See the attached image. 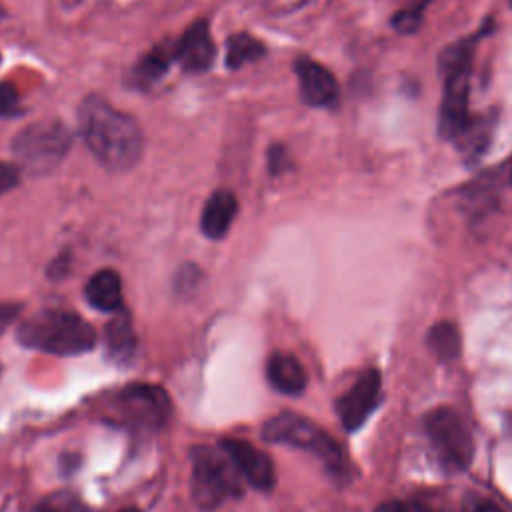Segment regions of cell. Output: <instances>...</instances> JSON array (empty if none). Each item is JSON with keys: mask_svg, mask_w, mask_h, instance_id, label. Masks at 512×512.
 <instances>
[{"mask_svg": "<svg viewBox=\"0 0 512 512\" xmlns=\"http://www.w3.org/2000/svg\"><path fill=\"white\" fill-rule=\"evenodd\" d=\"M420 12H422V4H416V6H410V8H404L400 10L394 18H392V24L398 32H414L418 28V22H420Z\"/></svg>", "mask_w": 512, "mask_h": 512, "instance_id": "cell-21", "label": "cell"}, {"mask_svg": "<svg viewBox=\"0 0 512 512\" xmlns=\"http://www.w3.org/2000/svg\"><path fill=\"white\" fill-rule=\"evenodd\" d=\"M18 104V94L10 84H0V116L12 114Z\"/></svg>", "mask_w": 512, "mask_h": 512, "instance_id": "cell-23", "label": "cell"}, {"mask_svg": "<svg viewBox=\"0 0 512 512\" xmlns=\"http://www.w3.org/2000/svg\"><path fill=\"white\" fill-rule=\"evenodd\" d=\"M78 130L90 152L112 170L134 166L142 154L138 122L100 96H88L78 110Z\"/></svg>", "mask_w": 512, "mask_h": 512, "instance_id": "cell-1", "label": "cell"}, {"mask_svg": "<svg viewBox=\"0 0 512 512\" xmlns=\"http://www.w3.org/2000/svg\"><path fill=\"white\" fill-rule=\"evenodd\" d=\"M116 416L122 424L136 430L162 428L170 416L168 394L152 384H132L120 390L114 400Z\"/></svg>", "mask_w": 512, "mask_h": 512, "instance_id": "cell-8", "label": "cell"}, {"mask_svg": "<svg viewBox=\"0 0 512 512\" xmlns=\"http://www.w3.org/2000/svg\"><path fill=\"white\" fill-rule=\"evenodd\" d=\"M86 300L102 312H116L122 306V280L114 270H98L86 284Z\"/></svg>", "mask_w": 512, "mask_h": 512, "instance_id": "cell-15", "label": "cell"}, {"mask_svg": "<svg viewBox=\"0 0 512 512\" xmlns=\"http://www.w3.org/2000/svg\"><path fill=\"white\" fill-rule=\"evenodd\" d=\"M20 180V172L14 164L8 162H0V196L6 194L8 190H12Z\"/></svg>", "mask_w": 512, "mask_h": 512, "instance_id": "cell-22", "label": "cell"}, {"mask_svg": "<svg viewBox=\"0 0 512 512\" xmlns=\"http://www.w3.org/2000/svg\"><path fill=\"white\" fill-rule=\"evenodd\" d=\"M296 74L302 98L310 106H330L336 102L338 84L328 68L310 58H300L296 62Z\"/></svg>", "mask_w": 512, "mask_h": 512, "instance_id": "cell-11", "label": "cell"}, {"mask_svg": "<svg viewBox=\"0 0 512 512\" xmlns=\"http://www.w3.org/2000/svg\"><path fill=\"white\" fill-rule=\"evenodd\" d=\"M176 60L190 72L206 70L214 60V44L208 24L204 20L194 22L174 46Z\"/></svg>", "mask_w": 512, "mask_h": 512, "instance_id": "cell-12", "label": "cell"}, {"mask_svg": "<svg viewBox=\"0 0 512 512\" xmlns=\"http://www.w3.org/2000/svg\"><path fill=\"white\" fill-rule=\"evenodd\" d=\"M466 512H502V508H500V506H496V504H494V502H490V500L476 498V500L468 502Z\"/></svg>", "mask_w": 512, "mask_h": 512, "instance_id": "cell-25", "label": "cell"}, {"mask_svg": "<svg viewBox=\"0 0 512 512\" xmlns=\"http://www.w3.org/2000/svg\"><path fill=\"white\" fill-rule=\"evenodd\" d=\"M22 306L16 302H0V334L16 320Z\"/></svg>", "mask_w": 512, "mask_h": 512, "instance_id": "cell-24", "label": "cell"}, {"mask_svg": "<svg viewBox=\"0 0 512 512\" xmlns=\"http://www.w3.org/2000/svg\"><path fill=\"white\" fill-rule=\"evenodd\" d=\"M428 438L438 458L448 466L462 470L472 462L474 440L464 418L452 408H436L424 420Z\"/></svg>", "mask_w": 512, "mask_h": 512, "instance_id": "cell-7", "label": "cell"}, {"mask_svg": "<svg viewBox=\"0 0 512 512\" xmlns=\"http://www.w3.org/2000/svg\"><path fill=\"white\" fill-rule=\"evenodd\" d=\"M510 424H512V418H510ZM510 428H512V426H510Z\"/></svg>", "mask_w": 512, "mask_h": 512, "instance_id": "cell-30", "label": "cell"}, {"mask_svg": "<svg viewBox=\"0 0 512 512\" xmlns=\"http://www.w3.org/2000/svg\"><path fill=\"white\" fill-rule=\"evenodd\" d=\"M376 512H412V508H408L406 504H402V502H384L382 506H378V510Z\"/></svg>", "mask_w": 512, "mask_h": 512, "instance_id": "cell-27", "label": "cell"}, {"mask_svg": "<svg viewBox=\"0 0 512 512\" xmlns=\"http://www.w3.org/2000/svg\"><path fill=\"white\" fill-rule=\"evenodd\" d=\"M380 390H382V380L378 370H366L364 374L358 376V380L338 398L336 410L340 416L342 426L348 432L358 430L372 410L380 402Z\"/></svg>", "mask_w": 512, "mask_h": 512, "instance_id": "cell-9", "label": "cell"}, {"mask_svg": "<svg viewBox=\"0 0 512 512\" xmlns=\"http://www.w3.org/2000/svg\"><path fill=\"white\" fill-rule=\"evenodd\" d=\"M264 54V46L248 36V34H236L228 40V50H226V66L228 68H240L246 62L258 60Z\"/></svg>", "mask_w": 512, "mask_h": 512, "instance_id": "cell-18", "label": "cell"}, {"mask_svg": "<svg viewBox=\"0 0 512 512\" xmlns=\"http://www.w3.org/2000/svg\"><path fill=\"white\" fill-rule=\"evenodd\" d=\"M286 156V152L282 148H272L270 150V170L278 172L282 170V158Z\"/></svg>", "mask_w": 512, "mask_h": 512, "instance_id": "cell-26", "label": "cell"}, {"mask_svg": "<svg viewBox=\"0 0 512 512\" xmlns=\"http://www.w3.org/2000/svg\"><path fill=\"white\" fill-rule=\"evenodd\" d=\"M238 212V200L230 190H216L204 204L200 228L208 238H222Z\"/></svg>", "mask_w": 512, "mask_h": 512, "instance_id": "cell-14", "label": "cell"}, {"mask_svg": "<svg viewBox=\"0 0 512 512\" xmlns=\"http://www.w3.org/2000/svg\"><path fill=\"white\" fill-rule=\"evenodd\" d=\"M34 512H90V508L78 494L70 490H56L42 498Z\"/></svg>", "mask_w": 512, "mask_h": 512, "instance_id": "cell-20", "label": "cell"}, {"mask_svg": "<svg viewBox=\"0 0 512 512\" xmlns=\"http://www.w3.org/2000/svg\"><path fill=\"white\" fill-rule=\"evenodd\" d=\"M16 336L26 348L56 356H78L96 344L94 328L70 310H40L18 326Z\"/></svg>", "mask_w": 512, "mask_h": 512, "instance_id": "cell-2", "label": "cell"}, {"mask_svg": "<svg viewBox=\"0 0 512 512\" xmlns=\"http://www.w3.org/2000/svg\"><path fill=\"white\" fill-rule=\"evenodd\" d=\"M136 338L132 330V322L126 314L114 316L106 326V348L110 356L116 360H126L134 350Z\"/></svg>", "mask_w": 512, "mask_h": 512, "instance_id": "cell-16", "label": "cell"}, {"mask_svg": "<svg viewBox=\"0 0 512 512\" xmlns=\"http://www.w3.org/2000/svg\"><path fill=\"white\" fill-rule=\"evenodd\" d=\"M118 512H140L138 508H122V510H118Z\"/></svg>", "mask_w": 512, "mask_h": 512, "instance_id": "cell-28", "label": "cell"}, {"mask_svg": "<svg viewBox=\"0 0 512 512\" xmlns=\"http://www.w3.org/2000/svg\"><path fill=\"white\" fill-rule=\"evenodd\" d=\"M238 468L222 448L192 450V498L200 510H214L226 498L240 494Z\"/></svg>", "mask_w": 512, "mask_h": 512, "instance_id": "cell-4", "label": "cell"}, {"mask_svg": "<svg viewBox=\"0 0 512 512\" xmlns=\"http://www.w3.org/2000/svg\"><path fill=\"white\" fill-rule=\"evenodd\" d=\"M412 512H430V510H424V508H412Z\"/></svg>", "mask_w": 512, "mask_h": 512, "instance_id": "cell-29", "label": "cell"}, {"mask_svg": "<svg viewBox=\"0 0 512 512\" xmlns=\"http://www.w3.org/2000/svg\"><path fill=\"white\" fill-rule=\"evenodd\" d=\"M428 346L440 360H454L460 354V332L452 322H438L428 330Z\"/></svg>", "mask_w": 512, "mask_h": 512, "instance_id": "cell-17", "label": "cell"}, {"mask_svg": "<svg viewBox=\"0 0 512 512\" xmlns=\"http://www.w3.org/2000/svg\"><path fill=\"white\" fill-rule=\"evenodd\" d=\"M172 58H176V52H174V46H168V44H162V46H156L152 52H148L140 64L136 66V78L142 80V82H154L156 78H160L164 74V70L170 66Z\"/></svg>", "mask_w": 512, "mask_h": 512, "instance_id": "cell-19", "label": "cell"}, {"mask_svg": "<svg viewBox=\"0 0 512 512\" xmlns=\"http://www.w3.org/2000/svg\"><path fill=\"white\" fill-rule=\"evenodd\" d=\"M220 448L230 456L238 472L246 478V482L258 490H270L276 482V472L272 458L256 448L254 444L238 438L222 440Z\"/></svg>", "mask_w": 512, "mask_h": 512, "instance_id": "cell-10", "label": "cell"}, {"mask_svg": "<svg viewBox=\"0 0 512 512\" xmlns=\"http://www.w3.org/2000/svg\"><path fill=\"white\" fill-rule=\"evenodd\" d=\"M266 378L272 384L274 390L282 394L296 396L306 388V370L294 358L286 352H274L266 362Z\"/></svg>", "mask_w": 512, "mask_h": 512, "instance_id": "cell-13", "label": "cell"}, {"mask_svg": "<svg viewBox=\"0 0 512 512\" xmlns=\"http://www.w3.org/2000/svg\"><path fill=\"white\" fill-rule=\"evenodd\" d=\"M474 40H460L440 54V76L444 92L438 114V130L442 138L456 140L472 120L468 110L470 70H472Z\"/></svg>", "mask_w": 512, "mask_h": 512, "instance_id": "cell-3", "label": "cell"}, {"mask_svg": "<svg viewBox=\"0 0 512 512\" xmlns=\"http://www.w3.org/2000/svg\"><path fill=\"white\" fill-rule=\"evenodd\" d=\"M262 438L274 444H288L316 454L330 472L342 474L346 468L344 454L340 446L312 420L294 414L280 412L262 426Z\"/></svg>", "mask_w": 512, "mask_h": 512, "instance_id": "cell-5", "label": "cell"}, {"mask_svg": "<svg viewBox=\"0 0 512 512\" xmlns=\"http://www.w3.org/2000/svg\"><path fill=\"white\" fill-rule=\"evenodd\" d=\"M70 140L72 136L62 122H36L18 132L12 142V152L24 170L40 174L54 168L64 158Z\"/></svg>", "mask_w": 512, "mask_h": 512, "instance_id": "cell-6", "label": "cell"}]
</instances>
